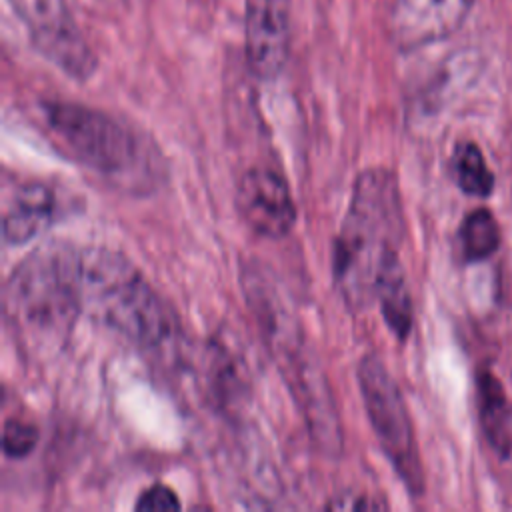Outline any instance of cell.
Segmentation results:
<instances>
[{"label":"cell","mask_w":512,"mask_h":512,"mask_svg":"<svg viewBox=\"0 0 512 512\" xmlns=\"http://www.w3.org/2000/svg\"><path fill=\"white\" fill-rule=\"evenodd\" d=\"M100 2H106V4H114V6H128V4H132L134 0H100Z\"/></svg>","instance_id":"18"},{"label":"cell","mask_w":512,"mask_h":512,"mask_svg":"<svg viewBox=\"0 0 512 512\" xmlns=\"http://www.w3.org/2000/svg\"><path fill=\"white\" fill-rule=\"evenodd\" d=\"M454 174L462 192L470 196H488L494 188V176L482 150L474 142H464L454 152Z\"/></svg>","instance_id":"14"},{"label":"cell","mask_w":512,"mask_h":512,"mask_svg":"<svg viewBox=\"0 0 512 512\" xmlns=\"http://www.w3.org/2000/svg\"><path fill=\"white\" fill-rule=\"evenodd\" d=\"M134 508L140 510V512L180 510V500H178V496L166 484H152L150 488H146L138 496Z\"/></svg>","instance_id":"16"},{"label":"cell","mask_w":512,"mask_h":512,"mask_svg":"<svg viewBox=\"0 0 512 512\" xmlns=\"http://www.w3.org/2000/svg\"><path fill=\"white\" fill-rule=\"evenodd\" d=\"M76 282L82 314L146 350L178 336V320L142 272L104 246L78 248Z\"/></svg>","instance_id":"3"},{"label":"cell","mask_w":512,"mask_h":512,"mask_svg":"<svg viewBox=\"0 0 512 512\" xmlns=\"http://www.w3.org/2000/svg\"><path fill=\"white\" fill-rule=\"evenodd\" d=\"M56 212L54 192L42 182H24L6 194L2 236L6 244H24L50 226Z\"/></svg>","instance_id":"10"},{"label":"cell","mask_w":512,"mask_h":512,"mask_svg":"<svg viewBox=\"0 0 512 512\" xmlns=\"http://www.w3.org/2000/svg\"><path fill=\"white\" fill-rule=\"evenodd\" d=\"M236 206L242 220L270 240L288 236L296 224V204L286 180L270 168L246 170L236 188Z\"/></svg>","instance_id":"7"},{"label":"cell","mask_w":512,"mask_h":512,"mask_svg":"<svg viewBox=\"0 0 512 512\" xmlns=\"http://www.w3.org/2000/svg\"><path fill=\"white\" fill-rule=\"evenodd\" d=\"M406 232L396 176L386 168L358 174L334 240V286L352 312L376 302L382 270L398 258Z\"/></svg>","instance_id":"1"},{"label":"cell","mask_w":512,"mask_h":512,"mask_svg":"<svg viewBox=\"0 0 512 512\" xmlns=\"http://www.w3.org/2000/svg\"><path fill=\"white\" fill-rule=\"evenodd\" d=\"M76 256L78 248L72 244H42L12 270L4 284L6 324L30 354L58 352L82 314Z\"/></svg>","instance_id":"2"},{"label":"cell","mask_w":512,"mask_h":512,"mask_svg":"<svg viewBox=\"0 0 512 512\" xmlns=\"http://www.w3.org/2000/svg\"><path fill=\"white\" fill-rule=\"evenodd\" d=\"M474 0H394L390 34L398 48L414 50L454 34Z\"/></svg>","instance_id":"9"},{"label":"cell","mask_w":512,"mask_h":512,"mask_svg":"<svg viewBox=\"0 0 512 512\" xmlns=\"http://www.w3.org/2000/svg\"><path fill=\"white\" fill-rule=\"evenodd\" d=\"M376 302L384 316L386 326L404 340L412 330V296L404 276L400 258H394L376 282Z\"/></svg>","instance_id":"12"},{"label":"cell","mask_w":512,"mask_h":512,"mask_svg":"<svg viewBox=\"0 0 512 512\" xmlns=\"http://www.w3.org/2000/svg\"><path fill=\"white\" fill-rule=\"evenodd\" d=\"M478 408L486 440L496 454L508 458L512 454V406L502 382L490 370L478 374Z\"/></svg>","instance_id":"11"},{"label":"cell","mask_w":512,"mask_h":512,"mask_svg":"<svg viewBox=\"0 0 512 512\" xmlns=\"http://www.w3.org/2000/svg\"><path fill=\"white\" fill-rule=\"evenodd\" d=\"M290 48V0H246L244 54L250 72L274 80Z\"/></svg>","instance_id":"8"},{"label":"cell","mask_w":512,"mask_h":512,"mask_svg":"<svg viewBox=\"0 0 512 512\" xmlns=\"http://www.w3.org/2000/svg\"><path fill=\"white\" fill-rule=\"evenodd\" d=\"M386 504L382 500H376L374 496L366 494H340L334 496L326 508L330 510H372V508H384Z\"/></svg>","instance_id":"17"},{"label":"cell","mask_w":512,"mask_h":512,"mask_svg":"<svg viewBox=\"0 0 512 512\" xmlns=\"http://www.w3.org/2000/svg\"><path fill=\"white\" fill-rule=\"evenodd\" d=\"M362 402L374 430V436L404 482L406 490L420 496L424 490V472L418 444L402 392L376 354H366L356 368Z\"/></svg>","instance_id":"5"},{"label":"cell","mask_w":512,"mask_h":512,"mask_svg":"<svg viewBox=\"0 0 512 512\" xmlns=\"http://www.w3.org/2000/svg\"><path fill=\"white\" fill-rule=\"evenodd\" d=\"M460 246L468 262H480L492 256L500 246V226L496 218L484 208L470 212L460 228Z\"/></svg>","instance_id":"13"},{"label":"cell","mask_w":512,"mask_h":512,"mask_svg":"<svg viewBox=\"0 0 512 512\" xmlns=\"http://www.w3.org/2000/svg\"><path fill=\"white\" fill-rule=\"evenodd\" d=\"M46 124L66 156L126 190L158 184L162 160L152 142L108 112L76 104L46 102Z\"/></svg>","instance_id":"4"},{"label":"cell","mask_w":512,"mask_h":512,"mask_svg":"<svg viewBox=\"0 0 512 512\" xmlns=\"http://www.w3.org/2000/svg\"><path fill=\"white\" fill-rule=\"evenodd\" d=\"M38 442V428L20 418H8L2 428V448L10 458L28 456Z\"/></svg>","instance_id":"15"},{"label":"cell","mask_w":512,"mask_h":512,"mask_svg":"<svg viewBox=\"0 0 512 512\" xmlns=\"http://www.w3.org/2000/svg\"><path fill=\"white\" fill-rule=\"evenodd\" d=\"M32 46L74 80L96 70V56L62 0H10Z\"/></svg>","instance_id":"6"}]
</instances>
